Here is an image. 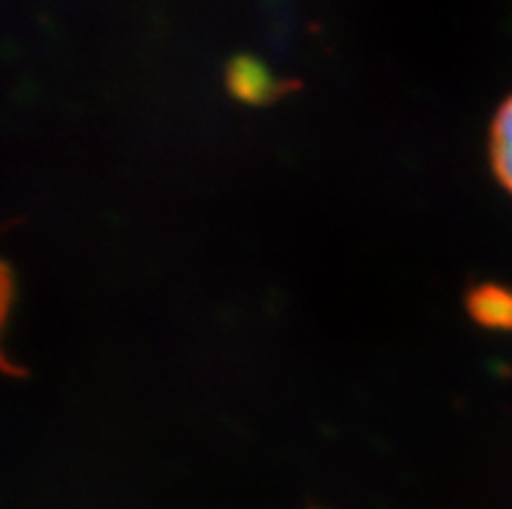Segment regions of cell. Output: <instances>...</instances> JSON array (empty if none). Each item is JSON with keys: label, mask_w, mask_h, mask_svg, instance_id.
<instances>
[{"label": "cell", "mask_w": 512, "mask_h": 509, "mask_svg": "<svg viewBox=\"0 0 512 509\" xmlns=\"http://www.w3.org/2000/svg\"><path fill=\"white\" fill-rule=\"evenodd\" d=\"M489 156H492L497 180L512 193V94L494 115L492 133H489Z\"/></svg>", "instance_id": "obj_3"}, {"label": "cell", "mask_w": 512, "mask_h": 509, "mask_svg": "<svg viewBox=\"0 0 512 509\" xmlns=\"http://www.w3.org/2000/svg\"><path fill=\"white\" fill-rule=\"evenodd\" d=\"M227 89L242 104H268L284 97L294 84H284L279 76H273L263 60L240 55L227 65Z\"/></svg>", "instance_id": "obj_1"}, {"label": "cell", "mask_w": 512, "mask_h": 509, "mask_svg": "<svg viewBox=\"0 0 512 509\" xmlns=\"http://www.w3.org/2000/svg\"><path fill=\"white\" fill-rule=\"evenodd\" d=\"M11 302H13V273L11 268L0 260V333H3V325H6ZM0 372L13 374V377H21V374H24L19 367H13V361H8L6 356H3V348H0Z\"/></svg>", "instance_id": "obj_4"}, {"label": "cell", "mask_w": 512, "mask_h": 509, "mask_svg": "<svg viewBox=\"0 0 512 509\" xmlns=\"http://www.w3.org/2000/svg\"><path fill=\"white\" fill-rule=\"evenodd\" d=\"M466 310L476 325L487 330H512V289L500 284H479L468 291Z\"/></svg>", "instance_id": "obj_2"}]
</instances>
